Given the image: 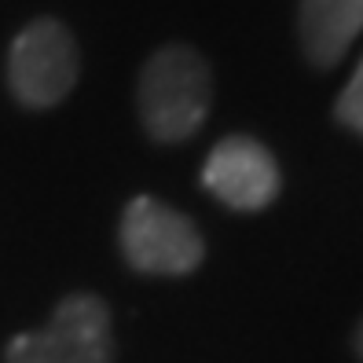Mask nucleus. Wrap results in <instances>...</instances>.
Returning <instances> with one entry per match:
<instances>
[{"label": "nucleus", "instance_id": "2", "mask_svg": "<svg viewBox=\"0 0 363 363\" xmlns=\"http://www.w3.org/2000/svg\"><path fill=\"white\" fill-rule=\"evenodd\" d=\"M118 246L133 272L162 275V279L195 275L206 261V239L199 224L155 195H136L125 202Z\"/></svg>", "mask_w": 363, "mask_h": 363}, {"label": "nucleus", "instance_id": "8", "mask_svg": "<svg viewBox=\"0 0 363 363\" xmlns=\"http://www.w3.org/2000/svg\"><path fill=\"white\" fill-rule=\"evenodd\" d=\"M352 352H356V359L363 363V319H359L356 330H352Z\"/></svg>", "mask_w": 363, "mask_h": 363}, {"label": "nucleus", "instance_id": "6", "mask_svg": "<svg viewBox=\"0 0 363 363\" xmlns=\"http://www.w3.org/2000/svg\"><path fill=\"white\" fill-rule=\"evenodd\" d=\"M363 33V0H301L297 37L312 67L330 70Z\"/></svg>", "mask_w": 363, "mask_h": 363}, {"label": "nucleus", "instance_id": "7", "mask_svg": "<svg viewBox=\"0 0 363 363\" xmlns=\"http://www.w3.org/2000/svg\"><path fill=\"white\" fill-rule=\"evenodd\" d=\"M334 118H337V125H345L349 133L363 136V59H359V67L352 70L349 84L341 89V96L334 103Z\"/></svg>", "mask_w": 363, "mask_h": 363}, {"label": "nucleus", "instance_id": "1", "mask_svg": "<svg viewBox=\"0 0 363 363\" xmlns=\"http://www.w3.org/2000/svg\"><path fill=\"white\" fill-rule=\"evenodd\" d=\"M136 111L155 143H187L213 111V70L206 55L191 45L158 48L140 70Z\"/></svg>", "mask_w": 363, "mask_h": 363}, {"label": "nucleus", "instance_id": "5", "mask_svg": "<svg viewBox=\"0 0 363 363\" xmlns=\"http://www.w3.org/2000/svg\"><path fill=\"white\" fill-rule=\"evenodd\" d=\"M202 187L228 209L257 213L279 199L283 177H279V162L261 140L224 136L202 165Z\"/></svg>", "mask_w": 363, "mask_h": 363}, {"label": "nucleus", "instance_id": "4", "mask_svg": "<svg viewBox=\"0 0 363 363\" xmlns=\"http://www.w3.org/2000/svg\"><path fill=\"white\" fill-rule=\"evenodd\" d=\"M8 89L26 111H52L74 92L81 52L70 26L59 18H33L15 33L8 48Z\"/></svg>", "mask_w": 363, "mask_h": 363}, {"label": "nucleus", "instance_id": "3", "mask_svg": "<svg viewBox=\"0 0 363 363\" xmlns=\"http://www.w3.org/2000/svg\"><path fill=\"white\" fill-rule=\"evenodd\" d=\"M4 363H114V319L99 294H67L40 330L4 345Z\"/></svg>", "mask_w": 363, "mask_h": 363}]
</instances>
